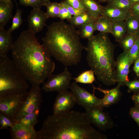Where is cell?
Listing matches in <instances>:
<instances>
[{
    "mask_svg": "<svg viewBox=\"0 0 139 139\" xmlns=\"http://www.w3.org/2000/svg\"><path fill=\"white\" fill-rule=\"evenodd\" d=\"M129 114L139 127V105H135L132 107L130 109Z\"/></svg>",
    "mask_w": 139,
    "mask_h": 139,
    "instance_id": "d590c367",
    "label": "cell"
},
{
    "mask_svg": "<svg viewBox=\"0 0 139 139\" xmlns=\"http://www.w3.org/2000/svg\"><path fill=\"white\" fill-rule=\"evenodd\" d=\"M95 30L100 32L112 33V21L103 16L99 17L95 21Z\"/></svg>",
    "mask_w": 139,
    "mask_h": 139,
    "instance_id": "44dd1931",
    "label": "cell"
},
{
    "mask_svg": "<svg viewBox=\"0 0 139 139\" xmlns=\"http://www.w3.org/2000/svg\"><path fill=\"white\" fill-rule=\"evenodd\" d=\"M139 35L127 33L119 42L124 51H128L135 44Z\"/></svg>",
    "mask_w": 139,
    "mask_h": 139,
    "instance_id": "4316f807",
    "label": "cell"
},
{
    "mask_svg": "<svg viewBox=\"0 0 139 139\" xmlns=\"http://www.w3.org/2000/svg\"><path fill=\"white\" fill-rule=\"evenodd\" d=\"M48 19L46 13L41 9L33 8L28 18L29 30L35 34L41 31Z\"/></svg>",
    "mask_w": 139,
    "mask_h": 139,
    "instance_id": "4fadbf2b",
    "label": "cell"
},
{
    "mask_svg": "<svg viewBox=\"0 0 139 139\" xmlns=\"http://www.w3.org/2000/svg\"><path fill=\"white\" fill-rule=\"evenodd\" d=\"M60 3V10L59 18L62 20L65 19L69 20L72 18V15L69 12L62 2Z\"/></svg>",
    "mask_w": 139,
    "mask_h": 139,
    "instance_id": "d6a6232c",
    "label": "cell"
},
{
    "mask_svg": "<svg viewBox=\"0 0 139 139\" xmlns=\"http://www.w3.org/2000/svg\"><path fill=\"white\" fill-rule=\"evenodd\" d=\"M91 124L86 112L72 110L58 116L50 115L37 131L38 139H107Z\"/></svg>",
    "mask_w": 139,
    "mask_h": 139,
    "instance_id": "7a4b0ae2",
    "label": "cell"
},
{
    "mask_svg": "<svg viewBox=\"0 0 139 139\" xmlns=\"http://www.w3.org/2000/svg\"><path fill=\"white\" fill-rule=\"evenodd\" d=\"M76 103L75 97L71 92L66 90L59 93L53 107V114L59 115L70 111Z\"/></svg>",
    "mask_w": 139,
    "mask_h": 139,
    "instance_id": "7c38bea8",
    "label": "cell"
},
{
    "mask_svg": "<svg viewBox=\"0 0 139 139\" xmlns=\"http://www.w3.org/2000/svg\"><path fill=\"white\" fill-rule=\"evenodd\" d=\"M25 93L0 97V112L12 120L20 107Z\"/></svg>",
    "mask_w": 139,
    "mask_h": 139,
    "instance_id": "30bf717a",
    "label": "cell"
},
{
    "mask_svg": "<svg viewBox=\"0 0 139 139\" xmlns=\"http://www.w3.org/2000/svg\"><path fill=\"white\" fill-rule=\"evenodd\" d=\"M72 74L66 66L64 71L57 74H52L43 83L41 90L46 92L56 91L58 93L70 88Z\"/></svg>",
    "mask_w": 139,
    "mask_h": 139,
    "instance_id": "52a82bcc",
    "label": "cell"
},
{
    "mask_svg": "<svg viewBox=\"0 0 139 139\" xmlns=\"http://www.w3.org/2000/svg\"><path fill=\"white\" fill-rule=\"evenodd\" d=\"M129 10L131 15L139 20V2L133 5Z\"/></svg>",
    "mask_w": 139,
    "mask_h": 139,
    "instance_id": "74e56055",
    "label": "cell"
},
{
    "mask_svg": "<svg viewBox=\"0 0 139 139\" xmlns=\"http://www.w3.org/2000/svg\"><path fill=\"white\" fill-rule=\"evenodd\" d=\"M10 0H0V2H7Z\"/></svg>",
    "mask_w": 139,
    "mask_h": 139,
    "instance_id": "ee69618b",
    "label": "cell"
},
{
    "mask_svg": "<svg viewBox=\"0 0 139 139\" xmlns=\"http://www.w3.org/2000/svg\"><path fill=\"white\" fill-rule=\"evenodd\" d=\"M107 5L125 10H129L133 4L129 0H109Z\"/></svg>",
    "mask_w": 139,
    "mask_h": 139,
    "instance_id": "f1b7e54d",
    "label": "cell"
},
{
    "mask_svg": "<svg viewBox=\"0 0 139 139\" xmlns=\"http://www.w3.org/2000/svg\"><path fill=\"white\" fill-rule=\"evenodd\" d=\"M27 80L12 60L7 56L0 57V97L25 93Z\"/></svg>",
    "mask_w": 139,
    "mask_h": 139,
    "instance_id": "5b68a950",
    "label": "cell"
},
{
    "mask_svg": "<svg viewBox=\"0 0 139 139\" xmlns=\"http://www.w3.org/2000/svg\"><path fill=\"white\" fill-rule=\"evenodd\" d=\"M125 85L128 88V92L139 91V80H135L127 82L125 83Z\"/></svg>",
    "mask_w": 139,
    "mask_h": 139,
    "instance_id": "836d02e7",
    "label": "cell"
},
{
    "mask_svg": "<svg viewBox=\"0 0 139 139\" xmlns=\"http://www.w3.org/2000/svg\"><path fill=\"white\" fill-rule=\"evenodd\" d=\"M73 7L87 12V10L81 0H65Z\"/></svg>",
    "mask_w": 139,
    "mask_h": 139,
    "instance_id": "e575fe53",
    "label": "cell"
},
{
    "mask_svg": "<svg viewBox=\"0 0 139 139\" xmlns=\"http://www.w3.org/2000/svg\"><path fill=\"white\" fill-rule=\"evenodd\" d=\"M46 8L45 13L48 18H59L60 10V3L56 2H47L45 5Z\"/></svg>",
    "mask_w": 139,
    "mask_h": 139,
    "instance_id": "83f0119b",
    "label": "cell"
},
{
    "mask_svg": "<svg viewBox=\"0 0 139 139\" xmlns=\"http://www.w3.org/2000/svg\"><path fill=\"white\" fill-rule=\"evenodd\" d=\"M133 70L137 77L139 76V57L134 62Z\"/></svg>",
    "mask_w": 139,
    "mask_h": 139,
    "instance_id": "ab89813d",
    "label": "cell"
},
{
    "mask_svg": "<svg viewBox=\"0 0 139 139\" xmlns=\"http://www.w3.org/2000/svg\"><path fill=\"white\" fill-rule=\"evenodd\" d=\"M88 40L85 49L89 66L98 81L106 85L115 84L116 83L115 47L107 33L100 32Z\"/></svg>",
    "mask_w": 139,
    "mask_h": 139,
    "instance_id": "277c9868",
    "label": "cell"
},
{
    "mask_svg": "<svg viewBox=\"0 0 139 139\" xmlns=\"http://www.w3.org/2000/svg\"><path fill=\"white\" fill-rule=\"evenodd\" d=\"M40 109L28 114L13 122V124L18 123L34 127L38 122Z\"/></svg>",
    "mask_w": 139,
    "mask_h": 139,
    "instance_id": "7402d4cb",
    "label": "cell"
},
{
    "mask_svg": "<svg viewBox=\"0 0 139 139\" xmlns=\"http://www.w3.org/2000/svg\"><path fill=\"white\" fill-rule=\"evenodd\" d=\"M130 58L133 62L139 57V35L135 44L128 51Z\"/></svg>",
    "mask_w": 139,
    "mask_h": 139,
    "instance_id": "1f68e13d",
    "label": "cell"
},
{
    "mask_svg": "<svg viewBox=\"0 0 139 139\" xmlns=\"http://www.w3.org/2000/svg\"><path fill=\"white\" fill-rule=\"evenodd\" d=\"M70 89L75 97L76 103L85 110L101 106V99L97 98L94 93H90L80 87L75 82L71 84Z\"/></svg>",
    "mask_w": 139,
    "mask_h": 139,
    "instance_id": "ba28073f",
    "label": "cell"
},
{
    "mask_svg": "<svg viewBox=\"0 0 139 139\" xmlns=\"http://www.w3.org/2000/svg\"><path fill=\"white\" fill-rule=\"evenodd\" d=\"M40 86L32 85L30 90L24 93L20 107L12 120L13 123L23 116L40 109L42 98V90Z\"/></svg>",
    "mask_w": 139,
    "mask_h": 139,
    "instance_id": "8992f818",
    "label": "cell"
},
{
    "mask_svg": "<svg viewBox=\"0 0 139 139\" xmlns=\"http://www.w3.org/2000/svg\"><path fill=\"white\" fill-rule=\"evenodd\" d=\"M109 0H99V2L103 3L108 2Z\"/></svg>",
    "mask_w": 139,
    "mask_h": 139,
    "instance_id": "7bdbcfd3",
    "label": "cell"
},
{
    "mask_svg": "<svg viewBox=\"0 0 139 139\" xmlns=\"http://www.w3.org/2000/svg\"><path fill=\"white\" fill-rule=\"evenodd\" d=\"M17 9L16 13L13 18L12 23L11 27L8 31L10 33L15 30L18 29L22 23L21 17L22 11L21 10L19 9L16 4Z\"/></svg>",
    "mask_w": 139,
    "mask_h": 139,
    "instance_id": "f546056e",
    "label": "cell"
},
{
    "mask_svg": "<svg viewBox=\"0 0 139 139\" xmlns=\"http://www.w3.org/2000/svg\"><path fill=\"white\" fill-rule=\"evenodd\" d=\"M11 51L13 61L32 85L43 84L54 70L50 53L29 30L20 33Z\"/></svg>",
    "mask_w": 139,
    "mask_h": 139,
    "instance_id": "6da1fadb",
    "label": "cell"
},
{
    "mask_svg": "<svg viewBox=\"0 0 139 139\" xmlns=\"http://www.w3.org/2000/svg\"><path fill=\"white\" fill-rule=\"evenodd\" d=\"M0 117L3 120L6 129L8 127H12L14 125L12 120L8 117L0 112Z\"/></svg>",
    "mask_w": 139,
    "mask_h": 139,
    "instance_id": "f35d334b",
    "label": "cell"
},
{
    "mask_svg": "<svg viewBox=\"0 0 139 139\" xmlns=\"http://www.w3.org/2000/svg\"><path fill=\"white\" fill-rule=\"evenodd\" d=\"M132 99L135 103V105H139V92L134 95Z\"/></svg>",
    "mask_w": 139,
    "mask_h": 139,
    "instance_id": "60d3db41",
    "label": "cell"
},
{
    "mask_svg": "<svg viewBox=\"0 0 139 139\" xmlns=\"http://www.w3.org/2000/svg\"><path fill=\"white\" fill-rule=\"evenodd\" d=\"M13 139H38L37 131L32 127L20 124H14L10 128Z\"/></svg>",
    "mask_w": 139,
    "mask_h": 139,
    "instance_id": "5bb4252c",
    "label": "cell"
},
{
    "mask_svg": "<svg viewBox=\"0 0 139 139\" xmlns=\"http://www.w3.org/2000/svg\"><path fill=\"white\" fill-rule=\"evenodd\" d=\"M20 4L25 6H30L33 8L41 9L42 6H45L47 2L45 0H19Z\"/></svg>",
    "mask_w": 139,
    "mask_h": 139,
    "instance_id": "4dcf8cb0",
    "label": "cell"
},
{
    "mask_svg": "<svg viewBox=\"0 0 139 139\" xmlns=\"http://www.w3.org/2000/svg\"><path fill=\"white\" fill-rule=\"evenodd\" d=\"M133 5L139 2V0H129Z\"/></svg>",
    "mask_w": 139,
    "mask_h": 139,
    "instance_id": "b9f144b4",
    "label": "cell"
},
{
    "mask_svg": "<svg viewBox=\"0 0 139 139\" xmlns=\"http://www.w3.org/2000/svg\"><path fill=\"white\" fill-rule=\"evenodd\" d=\"M103 108L98 106L85 110L91 123L100 130L105 131L112 128L114 125L109 115L103 111Z\"/></svg>",
    "mask_w": 139,
    "mask_h": 139,
    "instance_id": "9c48e42d",
    "label": "cell"
},
{
    "mask_svg": "<svg viewBox=\"0 0 139 139\" xmlns=\"http://www.w3.org/2000/svg\"><path fill=\"white\" fill-rule=\"evenodd\" d=\"M94 89H97L104 93L103 98L101 99V106L103 108L107 107L117 102L121 96L120 86L117 85L112 89L106 90L100 88H96L92 85Z\"/></svg>",
    "mask_w": 139,
    "mask_h": 139,
    "instance_id": "9a60e30c",
    "label": "cell"
},
{
    "mask_svg": "<svg viewBox=\"0 0 139 139\" xmlns=\"http://www.w3.org/2000/svg\"><path fill=\"white\" fill-rule=\"evenodd\" d=\"M94 73L92 69L85 71L73 79L76 83L92 84L95 80Z\"/></svg>",
    "mask_w": 139,
    "mask_h": 139,
    "instance_id": "484cf974",
    "label": "cell"
},
{
    "mask_svg": "<svg viewBox=\"0 0 139 139\" xmlns=\"http://www.w3.org/2000/svg\"></svg>",
    "mask_w": 139,
    "mask_h": 139,
    "instance_id": "bcb514c9",
    "label": "cell"
},
{
    "mask_svg": "<svg viewBox=\"0 0 139 139\" xmlns=\"http://www.w3.org/2000/svg\"><path fill=\"white\" fill-rule=\"evenodd\" d=\"M11 33L0 27V57L7 56L14 44Z\"/></svg>",
    "mask_w": 139,
    "mask_h": 139,
    "instance_id": "e0dca14e",
    "label": "cell"
},
{
    "mask_svg": "<svg viewBox=\"0 0 139 139\" xmlns=\"http://www.w3.org/2000/svg\"><path fill=\"white\" fill-rule=\"evenodd\" d=\"M79 31L63 20L47 26L42 45L51 55L65 66L75 65L80 61L85 47L80 41Z\"/></svg>",
    "mask_w": 139,
    "mask_h": 139,
    "instance_id": "3957f363",
    "label": "cell"
},
{
    "mask_svg": "<svg viewBox=\"0 0 139 139\" xmlns=\"http://www.w3.org/2000/svg\"><path fill=\"white\" fill-rule=\"evenodd\" d=\"M95 22L91 21L80 26L79 31L81 38L88 39L93 36V33L95 31Z\"/></svg>",
    "mask_w": 139,
    "mask_h": 139,
    "instance_id": "d4e9b609",
    "label": "cell"
},
{
    "mask_svg": "<svg viewBox=\"0 0 139 139\" xmlns=\"http://www.w3.org/2000/svg\"><path fill=\"white\" fill-rule=\"evenodd\" d=\"M102 16L107 18L111 21L124 20L131 15L129 10H125L107 5L102 6Z\"/></svg>",
    "mask_w": 139,
    "mask_h": 139,
    "instance_id": "2e32d148",
    "label": "cell"
},
{
    "mask_svg": "<svg viewBox=\"0 0 139 139\" xmlns=\"http://www.w3.org/2000/svg\"><path fill=\"white\" fill-rule=\"evenodd\" d=\"M13 7L11 0L0 2V27H4L12 18Z\"/></svg>",
    "mask_w": 139,
    "mask_h": 139,
    "instance_id": "ac0fdd59",
    "label": "cell"
},
{
    "mask_svg": "<svg viewBox=\"0 0 139 139\" xmlns=\"http://www.w3.org/2000/svg\"><path fill=\"white\" fill-rule=\"evenodd\" d=\"M127 32L126 25L124 20L112 21L111 34L116 41L119 42Z\"/></svg>",
    "mask_w": 139,
    "mask_h": 139,
    "instance_id": "ffe728a7",
    "label": "cell"
},
{
    "mask_svg": "<svg viewBox=\"0 0 139 139\" xmlns=\"http://www.w3.org/2000/svg\"><path fill=\"white\" fill-rule=\"evenodd\" d=\"M46 1H50L51 0H45Z\"/></svg>",
    "mask_w": 139,
    "mask_h": 139,
    "instance_id": "f6af8a7d",
    "label": "cell"
},
{
    "mask_svg": "<svg viewBox=\"0 0 139 139\" xmlns=\"http://www.w3.org/2000/svg\"><path fill=\"white\" fill-rule=\"evenodd\" d=\"M62 2L67 8L69 12L73 16H76L86 12L73 7L69 4L65 0Z\"/></svg>",
    "mask_w": 139,
    "mask_h": 139,
    "instance_id": "8d00e7d4",
    "label": "cell"
},
{
    "mask_svg": "<svg viewBox=\"0 0 139 139\" xmlns=\"http://www.w3.org/2000/svg\"><path fill=\"white\" fill-rule=\"evenodd\" d=\"M115 81L117 85H125L129 81L128 75L131 65L133 63L128 51H124L118 56L116 61Z\"/></svg>",
    "mask_w": 139,
    "mask_h": 139,
    "instance_id": "8fae6325",
    "label": "cell"
},
{
    "mask_svg": "<svg viewBox=\"0 0 139 139\" xmlns=\"http://www.w3.org/2000/svg\"><path fill=\"white\" fill-rule=\"evenodd\" d=\"M127 33L139 34V20L131 15L124 20Z\"/></svg>",
    "mask_w": 139,
    "mask_h": 139,
    "instance_id": "cb8c5ba5",
    "label": "cell"
},
{
    "mask_svg": "<svg viewBox=\"0 0 139 139\" xmlns=\"http://www.w3.org/2000/svg\"><path fill=\"white\" fill-rule=\"evenodd\" d=\"M85 7L87 12L95 21L102 16V6L95 0H81Z\"/></svg>",
    "mask_w": 139,
    "mask_h": 139,
    "instance_id": "d6986e66",
    "label": "cell"
},
{
    "mask_svg": "<svg viewBox=\"0 0 139 139\" xmlns=\"http://www.w3.org/2000/svg\"><path fill=\"white\" fill-rule=\"evenodd\" d=\"M68 21L70 24L74 27L80 26L86 23L95 20L88 12L72 16Z\"/></svg>",
    "mask_w": 139,
    "mask_h": 139,
    "instance_id": "603a6c76",
    "label": "cell"
}]
</instances>
